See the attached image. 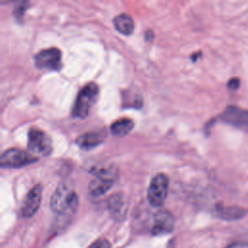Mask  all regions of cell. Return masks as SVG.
<instances>
[{
    "label": "cell",
    "mask_w": 248,
    "mask_h": 248,
    "mask_svg": "<svg viewBox=\"0 0 248 248\" xmlns=\"http://www.w3.org/2000/svg\"><path fill=\"white\" fill-rule=\"evenodd\" d=\"M113 23L117 31L124 35H130L133 33L135 24L133 18L127 14H120L113 18Z\"/></svg>",
    "instance_id": "obj_14"
},
{
    "label": "cell",
    "mask_w": 248,
    "mask_h": 248,
    "mask_svg": "<svg viewBox=\"0 0 248 248\" xmlns=\"http://www.w3.org/2000/svg\"><path fill=\"white\" fill-rule=\"evenodd\" d=\"M216 213L223 219L235 220L242 218L246 214V210L238 206H224L219 204L216 206Z\"/></svg>",
    "instance_id": "obj_13"
},
{
    "label": "cell",
    "mask_w": 248,
    "mask_h": 248,
    "mask_svg": "<svg viewBox=\"0 0 248 248\" xmlns=\"http://www.w3.org/2000/svg\"><path fill=\"white\" fill-rule=\"evenodd\" d=\"M227 248H248V243H246V242H236V243L231 244Z\"/></svg>",
    "instance_id": "obj_19"
},
{
    "label": "cell",
    "mask_w": 248,
    "mask_h": 248,
    "mask_svg": "<svg viewBox=\"0 0 248 248\" xmlns=\"http://www.w3.org/2000/svg\"><path fill=\"white\" fill-rule=\"evenodd\" d=\"M27 147L32 154L48 156L52 151L49 136L37 127H31L27 134Z\"/></svg>",
    "instance_id": "obj_4"
},
{
    "label": "cell",
    "mask_w": 248,
    "mask_h": 248,
    "mask_svg": "<svg viewBox=\"0 0 248 248\" xmlns=\"http://www.w3.org/2000/svg\"><path fill=\"white\" fill-rule=\"evenodd\" d=\"M238 86H239V79L237 78H233L228 81V87L230 89L235 90L238 88Z\"/></svg>",
    "instance_id": "obj_18"
},
{
    "label": "cell",
    "mask_w": 248,
    "mask_h": 248,
    "mask_svg": "<svg viewBox=\"0 0 248 248\" xmlns=\"http://www.w3.org/2000/svg\"><path fill=\"white\" fill-rule=\"evenodd\" d=\"M133 128H134L133 120L130 118L122 117L112 122V124L110 125V132L113 136L123 137L127 135Z\"/></svg>",
    "instance_id": "obj_15"
},
{
    "label": "cell",
    "mask_w": 248,
    "mask_h": 248,
    "mask_svg": "<svg viewBox=\"0 0 248 248\" xmlns=\"http://www.w3.org/2000/svg\"><path fill=\"white\" fill-rule=\"evenodd\" d=\"M42 200V186L35 185L26 195L21 206V215L25 218L33 216L38 210Z\"/></svg>",
    "instance_id": "obj_10"
},
{
    "label": "cell",
    "mask_w": 248,
    "mask_h": 248,
    "mask_svg": "<svg viewBox=\"0 0 248 248\" xmlns=\"http://www.w3.org/2000/svg\"><path fill=\"white\" fill-rule=\"evenodd\" d=\"M108 207L115 219H122L126 212L124 196L121 193L112 195L108 201Z\"/></svg>",
    "instance_id": "obj_12"
},
{
    "label": "cell",
    "mask_w": 248,
    "mask_h": 248,
    "mask_svg": "<svg viewBox=\"0 0 248 248\" xmlns=\"http://www.w3.org/2000/svg\"><path fill=\"white\" fill-rule=\"evenodd\" d=\"M107 137L106 129L97 131H89L77 138L76 143L83 149H89L101 144Z\"/></svg>",
    "instance_id": "obj_11"
},
{
    "label": "cell",
    "mask_w": 248,
    "mask_h": 248,
    "mask_svg": "<svg viewBox=\"0 0 248 248\" xmlns=\"http://www.w3.org/2000/svg\"><path fill=\"white\" fill-rule=\"evenodd\" d=\"M28 5L29 3L26 2V1H23V2H19L14 9V16L18 20V21H21L23 16H24V13L25 11L27 10L28 8Z\"/></svg>",
    "instance_id": "obj_16"
},
{
    "label": "cell",
    "mask_w": 248,
    "mask_h": 248,
    "mask_svg": "<svg viewBox=\"0 0 248 248\" xmlns=\"http://www.w3.org/2000/svg\"><path fill=\"white\" fill-rule=\"evenodd\" d=\"M90 248H110V244L109 241L106 238H100L96 241H94Z\"/></svg>",
    "instance_id": "obj_17"
},
{
    "label": "cell",
    "mask_w": 248,
    "mask_h": 248,
    "mask_svg": "<svg viewBox=\"0 0 248 248\" xmlns=\"http://www.w3.org/2000/svg\"><path fill=\"white\" fill-rule=\"evenodd\" d=\"M51 210L60 216L74 214L78 205V198L72 186L67 183H60L50 198Z\"/></svg>",
    "instance_id": "obj_1"
},
{
    "label": "cell",
    "mask_w": 248,
    "mask_h": 248,
    "mask_svg": "<svg viewBox=\"0 0 248 248\" xmlns=\"http://www.w3.org/2000/svg\"><path fill=\"white\" fill-rule=\"evenodd\" d=\"M99 95V86L94 82L84 85L78 92L73 107V116L85 118Z\"/></svg>",
    "instance_id": "obj_3"
},
{
    "label": "cell",
    "mask_w": 248,
    "mask_h": 248,
    "mask_svg": "<svg viewBox=\"0 0 248 248\" xmlns=\"http://www.w3.org/2000/svg\"><path fill=\"white\" fill-rule=\"evenodd\" d=\"M37 160L38 157L32 153L17 148H10L1 154L0 165L2 168L15 169L33 164Z\"/></svg>",
    "instance_id": "obj_6"
},
{
    "label": "cell",
    "mask_w": 248,
    "mask_h": 248,
    "mask_svg": "<svg viewBox=\"0 0 248 248\" xmlns=\"http://www.w3.org/2000/svg\"><path fill=\"white\" fill-rule=\"evenodd\" d=\"M169 189V177L165 173H157L150 181L147 190V199L151 205H163Z\"/></svg>",
    "instance_id": "obj_5"
},
{
    "label": "cell",
    "mask_w": 248,
    "mask_h": 248,
    "mask_svg": "<svg viewBox=\"0 0 248 248\" xmlns=\"http://www.w3.org/2000/svg\"><path fill=\"white\" fill-rule=\"evenodd\" d=\"M217 119L234 128L248 132V109L236 106H228Z\"/></svg>",
    "instance_id": "obj_7"
},
{
    "label": "cell",
    "mask_w": 248,
    "mask_h": 248,
    "mask_svg": "<svg viewBox=\"0 0 248 248\" xmlns=\"http://www.w3.org/2000/svg\"><path fill=\"white\" fill-rule=\"evenodd\" d=\"M174 226V218L172 214L167 210H159L153 218L151 232L154 235L166 234L172 231Z\"/></svg>",
    "instance_id": "obj_9"
},
{
    "label": "cell",
    "mask_w": 248,
    "mask_h": 248,
    "mask_svg": "<svg viewBox=\"0 0 248 248\" xmlns=\"http://www.w3.org/2000/svg\"><path fill=\"white\" fill-rule=\"evenodd\" d=\"M62 53L57 47H48L40 50L34 57L35 65L39 69L58 71L62 67Z\"/></svg>",
    "instance_id": "obj_8"
},
{
    "label": "cell",
    "mask_w": 248,
    "mask_h": 248,
    "mask_svg": "<svg viewBox=\"0 0 248 248\" xmlns=\"http://www.w3.org/2000/svg\"><path fill=\"white\" fill-rule=\"evenodd\" d=\"M117 178V168L113 165L103 167L94 171V178L88 185L89 193L99 197L108 192Z\"/></svg>",
    "instance_id": "obj_2"
}]
</instances>
